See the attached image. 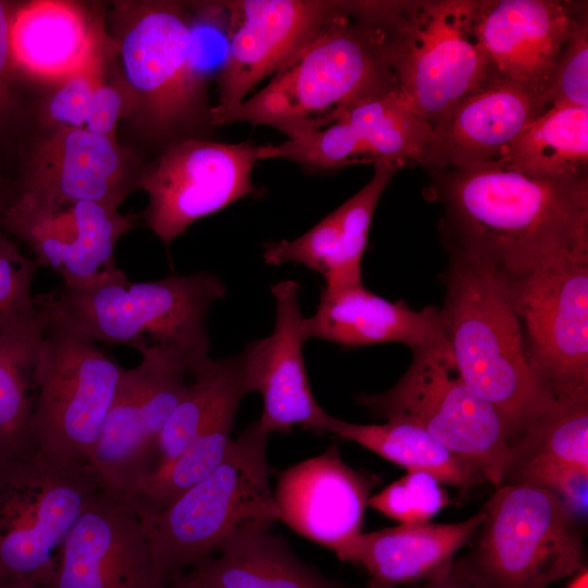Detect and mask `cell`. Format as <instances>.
<instances>
[{
	"instance_id": "d6986e66",
	"label": "cell",
	"mask_w": 588,
	"mask_h": 588,
	"mask_svg": "<svg viewBox=\"0 0 588 588\" xmlns=\"http://www.w3.org/2000/svg\"><path fill=\"white\" fill-rule=\"evenodd\" d=\"M586 16L574 1L477 0L476 26L492 78L544 100L558 57Z\"/></svg>"
},
{
	"instance_id": "d6a6232c",
	"label": "cell",
	"mask_w": 588,
	"mask_h": 588,
	"mask_svg": "<svg viewBox=\"0 0 588 588\" xmlns=\"http://www.w3.org/2000/svg\"><path fill=\"white\" fill-rule=\"evenodd\" d=\"M236 414H229L205 429L170 464L143 480L128 495L142 515L160 512L205 478L225 457Z\"/></svg>"
},
{
	"instance_id": "ba28073f",
	"label": "cell",
	"mask_w": 588,
	"mask_h": 588,
	"mask_svg": "<svg viewBox=\"0 0 588 588\" xmlns=\"http://www.w3.org/2000/svg\"><path fill=\"white\" fill-rule=\"evenodd\" d=\"M412 353L409 367L392 388L358 394L357 402L385 420L421 428L498 488L511 460L500 416L466 385L445 340Z\"/></svg>"
},
{
	"instance_id": "7402d4cb",
	"label": "cell",
	"mask_w": 588,
	"mask_h": 588,
	"mask_svg": "<svg viewBox=\"0 0 588 588\" xmlns=\"http://www.w3.org/2000/svg\"><path fill=\"white\" fill-rule=\"evenodd\" d=\"M128 189L117 139L56 127L33 151L20 193L50 203L87 200L119 207Z\"/></svg>"
},
{
	"instance_id": "9a60e30c",
	"label": "cell",
	"mask_w": 588,
	"mask_h": 588,
	"mask_svg": "<svg viewBox=\"0 0 588 588\" xmlns=\"http://www.w3.org/2000/svg\"><path fill=\"white\" fill-rule=\"evenodd\" d=\"M99 201L50 203L23 193L0 212L4 230L21 240L38 266L60 275L62 286L87 290L123 280L114 249L134 218Z\"/></svg>"
},
{
	"instance_id": "30bf717a",
	"label": "cell",
	"mask_w": 588,
	"mask_h": 588,
	"mask_svg": "<svg viewBox=\"0 0 588 588\" xmlns=\"http://www.w3.org/2000/svg\"><path fill=\"white\" fill-rule=\"evenodd\" d=\"M39 301L46 324L35 365L32 438L48 454L91 464L124 368Z\"/></svg>"
},
{
	"instance_id": "f6af8a7d",
	"label": "cell",
	"mask_w": 588,
	"mask_h": 588,
	"mask_svg": "<svg viewBox=\"0 0 588 588\" xmlns=\"http://www.w3.org/2000/svg\"><path fill=\"white\" fill-rule=\"evenodd\" d=\"M164 588H193L183 574H180L166 584Z\"/></svg>"
},
{
	"instance_id": "ee69618b",
	"label": "cell",
	"mask_w": 588,
	"mask_h": 588,
	"mask_svg": "<svg viewBox=\"0 0 588 588\" xmlns=\"http://www.w3.org/2000/svg\"><path fill=\"white\" fill-rule=\"evenodd\" d=\"M566 588H588V568L587 566L572 576Z\"/></svg>"
},
{
	"instance_id": "836d02e7",
	"label": "cell",
	"mask_w": 588,
	"mask_h": 588,
	"mask_svg": "<svg viewBox=\"0 0 588 588\" xmlns=\"http://www.w3.org/2000/svg\"><path fill=\"white\" fill-rule=\"evenodd\" d=\"M554 458L588 469V395L556 401L511 446V460Z\"/></svg>"
},
{
	"instance_id": "4dcf8cb0",
	"label": "cell",
	"mask_w": 588,
	"mask_h": 588,
	"mask_svg": "<svg viewBox=\"0 0 588 588\" xmlns=\"http://www.w3.org/2000/svg\"><path fill=\"white\" fill-rule=\"evenodd\" d=\"M45 324L39 301L34 318L0 329V458L35 446V365Z\"/></svg>"
},
{
	"instance_id": "74e56055",
	"label": "cell",
	"mask_w": 588,
	"mask_h": 588,
	"mask_svg": "<svg viewBox=\"0 0 588 588\" xmlns=\"http://www.w3.org/2000/svg\"><path fill=\"white\" fill-rule=\"evenodd\" d=\"M341 245V216L336 208L297 238L267 243L264 260L270 266L287 261L301 264L320 273L327 283L336 270Z\"/></svg>"
},
{
	"instance_id": "9c48e42d",
	"label": "cell",
	"mask_w": 588,
	"mask_h": 588,
	"mask_svg": "<svg viewBox=\"0 0 588 588\" xmlns=\"http://www.w3.org/2000/svg\"><path fill=\"white\" fill-rule=\"evenodd\" d=\"M477 0L399 1L397 90L431 130L492 78L476 26Z\"/></svg>"
},
{
	"instance_id": "d4e9b609",
	"label": "cell",
	"mask_w": 588,
	"mask_h": 588,
	"mask_svg": "<svg viewBox=\"0 0 588 588\" xmlns=\"http://www.w3.org/2000/svg\"><path fill=\"white\" fill-rule=\"evenodd\" d=\"M304 335L351 348L403 343L412 351L444 340L439 308H411L404 301H389L363 283L321 290L315 314L304 318Z\"/></svg>"
},
{
	"instance_id": "484cf974",
	"label": "cell",
	"mask_w": 588,
	"mask_h": 588,
	"mask_svg": "<svg viewBox=\"0 0 588 588\" xmlns=\"http://www.w3.org/2000/svg\"><path fill=\"white\" fill-rule=\"evenodd\" d=\"M483 518L481 510L460 523L400 524L360 532L344 562L363 566L375 584L392 588L414 586L446 574Z\"/></svg>"
},
{
	"instance_id": "7bdbcfd3",
	"label": "cell",
	"mask_w": 588,
	"mask_h": 588,
	"mask_svg": "<svg viewBox=\"0 0 588 588\" xmlns=\"http://www.w3.org/2000/svg\"><path fill=\"white\" fill-rule=\"evenodd\" d=\"M365 588H392L368 581ZM401 588H482L455 561L450 571L441 577L427 580L414 586Z\"/></svg>"
},
{
	"instance_id": "d590c367",
	"label": "cell",
	"mask_w": 588,
	"mask_h": 588,
	"mask_svg": "<svg viewBox=\"0 0 588 588\" xmlns=\"http://www.w3.org/2000/svg\"><path fill=\"white\" fill-rule=\"evenodd\" d=\"M188 62L196 86L206 90L218 78L229 57L231 13L226 1L189 4Z\"/></svg>"
},
{
	"instance_id": "8992f818",
	"label": "cell",
	"mask_w": 588,
	"mask_h": 588,
	"mask_svg": "<svg viewBox=\"0 0 588 588\" xmlns=\"http://www.w3.org/2000/svg\"><path fill=\"white\" fill-rule=\"evenodd\" d=\"M101 488L91 464L37 446L0 458V588H45L65 537Z\"/></svg>"
},
{
	"instance_id": "3957f363",
	"label": "cell",
	"mask_w": 588,
	"mask_h": 588,
	"mask_svg": "<svg viewBox=\"0 0 588 588\" xmlns=\"http://www.w3.org/2000/svg\"><path fill=\"white\" fill-rule=\"evenodd\" d=\"M448 253L443 336L460 376L498 413L512 446L556 400L532 369L506 277L478 258Z\"/></svg>"
},
{
	"instance_id": "277c9868",
	"label": "cell",
	"mask_w": 588,
	"mask_h": 588,
	"mask_svg": "<svg viewBox=\"0 0 588 588\" xmlns=\"http://www.w3.org/2000/svg\"><path fill=\"white\" fill-rule=\"evenodd\" d=\"M269 433L258 419L232 440L223 461L170 505L144 518L155 574L166 585L232 538L271 529L279 511L270 488Z\"/></svg>"
},
{
	"instance_id": "e575fe53",
	"label": "cell",
	"mask_w": 588,
	"mask_h": 588,
	"mask_svg": "<svg viewBox=\"0 0 588 588\" xmlns=\"http://www.w3.org/2000/svg\"><path fill=\"white\" fill-rule=\"evenodd\" d=\"M401 167L390 161L375 163L372 179L338 208L342 226L341 254L336 270L324 287L336 289L362 283V259L376 206Z\"/></svg>"
},
{
	"instance_id": "52a82bcc",
	"label": "cell",
	"mask_w": 588,
	"mask_h": 588,
	"mask_svg": "<svg viewBox=\"0 0 588 588\" xmlns=\"http://www.w3.org/2000/svg\"><path fill=\"white\" fill-rule=\"evenodd\" d=\"M470 551L455 559L482 588H549L586 567L583 524L550 490L502 483Z\"/></svg>"
},
{
	"instance_id": "f35d334b",
	"label": "cell",
	"mask_w": 588,
	"mask_h": 588,
	"mask_svg": "<svg viewBox=\"0 0 588 588\" xmlns=\"http://www.w3.org/2000/svg\"><path fill=\"white\" fill-rule=\"evenodd\" d=\"M502 483H529L558 495L583 524L588 510V469L550 457L534 456L509 464Z\"/></svg>"
},
{
	"instance_id": "cb8c5ba5",
	"label": "cell",
	"mask_w": 588,
	"mask_h": 588,
	"mask_svg": "<svg viewBox=\"0 0 588 588\" xmlns=\"http://www.w3.org/2000/svg\"><path fill=\"white\" fill-rule=\"evenodd\" d=\"M12 47L19 73L58 83L106 62L115 42L105 35L101 21L85 5L36 0L15 7Z\"/></svg>"
},
{
	"instance_id": "44dd1931",
	"label": "cell",
	"mask_w": 588,
	"mask_h": 588,
	"mask_svg": "<svg viewBox=\"0 0 588 588\" xmlns=\"http://www.w3.org/2000/svg\"><path fill=\"white\" fill-rule=\"evenodd\" d=\"M546 110L541 96L491 78L432 130L421 166L430 172L497 166Z\"/></svg>"
},
{
	"instance_id": "f1b7e54d",
	"label": "cell",
	"mask_w": 588,
	"mask_h": 588,
	"mask_svg": "<svg viewBox=\"0 0 588 588\" xmlns=\"http://www.w3.org/2000/svg\"><path fill=\"white\" fill-rule=\"evenodd\" d=\"M497 167L537 179H588V108L546 110L526 126Z\"/></svg>"
},
{
	"instance_id": "4316f807",
	"label": "cell",
	"mask_w": 588,
	"mask_h": 588,
	"mask_svg": "<svg viewBox=\"0 0 588 588\" xmlns=\"http://www.w3.org/2000/svg\"><path fill=\"white\" fill-rule=\"evenodd\" d=\"M182 574L193 588H350L304 563L271 529L238 535Z\"/></svg>"
},
{
	"instance_id": "ac0fdd59",
	"label": "cell",
	"mask_w": 588,
	"mask_h": 588,
	"mask_svg": "<svg viewBox=\"0 0 588 588\" xmlns=\"http://www.w3.org/2000/svg\"><path fill=\"white\" fill-rule=\"evenodd\" d=\"M340 1H226L231 13L228 61L217 78L218 103L209 117L245 100L258 83L279 71L315 35Z\"/></svg>"
},
{
	"instance_id": "bcb514c9",
	"label": "cell",
	"mask_w": 588,
	"mask_h": 588,
	"mask_svg": "<svg viewBox=\"0 0 588 588\" xmlns=\"http://www.w3.org/2000/svg\"><path fill=\"white\" fill-rule=\"evenodd\" d=\"M17 588H33V587H17Z\"/></svg>"
},
{
	"instance_id": "b9f144b4",
	"label": "cell",
	"mask_w": 588,
	"mask_h": 588,
	"mask_svg": "<svg viewBox=\"0 0 588 588\" xmlns=\"http://www.w3.org/2000/svg\"><path fill=\"white\" fill-rule=\"evenodd\" d=\"M15 4L0 0V122L10 110L12 87L19 73L12 47V21Z\"/></svg>"
},
{
	"instance_id": "e0dca14e",
	"label": "cell",
	"mask_w": 588,
	"mask_h": 588,
	"mask_svg": "<svg viewBox=\"0 0 588 588\" xmlns=\"http://www.w3.org/2000/svg\"><path fill=\"white\" fill-rule=\"evenodd\" d=\"M270 291L275 302L273 331L240 353L247 391L262 399L258 421L269 434L287 433L296 426L323 434L331 416L316 402L305 367L301 286L294 280H283Z\"/></svg>"
},
{
	"instance_id": "60d3db41",
	"label": "cell",
	"mask_w": 588,
	"mask_h": 588,
	"mask_svg": "<svg viewBox=\"0 0 588 588\" xmlns=\"http://www.w3.org/2000/svg\"><path fill=\"white\" fill-rule=\"evenodd\" d=\"M547 108H588V21L584 17L562 49L544 93Z\"/></svg>"
},
{
	"instance_id": "ffe728a7",
	"label": "cell",
	"mask_w": 588,
	"mask_h": 588,
	"mask_svg": "<svg viewBox=\"0 0 588 588\" xmlns=\"http://www.w3.org/2000/svg\"><path fill=\"white\" fill-rule=\"evenodd\" d=\"M377 480L348 466L332 445L281 473L273 490L279 522L344 561L352 542L363 532Z\"/></svg>"
},
{
	"instance_id": "603a6c76",
	"label": "cell",
	"mask_w": 588,
	"mask_h": 588,
	"mask_svg": "<svg viewBox=\"0 0 588 588\" xmlns=\"http://www.w3.org/2000/svg\"><path fill=\"white\" fill-rule=\"evenodd\" d=\"M431 134L394 89L356 103L336 122L315 132L308 151L320 170L360 162L421 164Z\"/></svg>"
},
{
	"instance_id": "5b68a950",
	"label": "cell",
	"mask_w": 588,
	"mask_h": 588,
	"mask_svg": "<svg viewBox=\"0 0 588 588\" xmlns=\"http://www.w3.org/2000/svg\"><path fill=\"white\" fill-rule=\"evenodd\" d=\"M225 293L219 277L196 272L144 282L125 278L87 290L61 286L40 299L51 316L97 344L207 356V316Z\"/></svg>"
},
{
	"instance_id": "1f68e13d",
	"label": "cell",
	"mask_w": 588,
	"mask_h": 588,
	"mask_svg": "<svg viewBox=\"0 0 588 588\" xmlns=\"http://www.w3.org/2000/svg\"><path fill=\"white\" fill-rule=\"evenodd\" d=\"M106 62L82 70L58 83L41 114L56 127L81 128L115 139V128L133 110L130 91L106 78Z\"/></svg>"
},
{
	"instance_id": "6da1fadb",
	"label": "cell",
	"mask_w": 588,
	"mask_h": 588,
	"mask_svg": "<svg viewBox=\"0 0 588 588\" xmlns=\"http://www.w3.org/2000/svg\"><path fill=\"white\" fill-rule=\"evenodd\" d=\"M448 252L490 264L511 279L588 247V179L530 177L497 166L431 172Z\"/></svg>"
},
{
	"instance_id": "83f0119b",
	"label": "cell",
	"mask_w": 588,
	"mask_h": 588,
	"mask_svg": "<svg viewBox=\"0 0 588 588\" xmlns=\"http://www.w3.org/2000/svg\"><path fill=\"white\" fill-rule=\"evenodd\" d=\"M246 394L240 354L205 357L193 371L183 397L158 437L147 477L174 461L215 421L228 414H236Z\"/></svg>"
},
{
	"instance_id": "7a4b0ae2",
	"label": "cell",
	"mask_w": 588,
	"mask_h": 588,
	"mask_svg": "<svg viewBox=\"0 0 588 588\" xmlns=\"http://www.w3.org/2000/svg\"><path fill=\"white\" fill-rule=\"evenodd\" d=\"M399 1H340L264 88L209 125L273 126L289 139L336 122L356 103L397 89L393 45Z\"/></svg>"
},
{
	"instance_id": "f546056e",
	"label": "cell",
	"mask_w": 588,
	"mask_h": 588,
	"mask_svg": "<svg viewBox=\"0 0 588 588\" xmlns=\"http://www.w3.org/2000/svg\"><path fill=\"white\" fill-rule=\"evenodd\" d=\"M327 432L359 444L407 471H427L442 485L457 488L462 495L485 481L474 466L409 422L385 420L363 425L331 416Z\"/></svg>"
},
{
	"instance_id": "5bb4252c",
	"label": "cell",
	"mask_w": 588,
	"mask_h": 588,
	"mask_svg": "<svg viewBox=\"0 0 588 588\" xmlns=\"http://www.w3.org/2000/svg\"><path fill=\"white\" fill-rule=\"evenodd\" d=\"M266 159V145L198 138L171 143L138 180L148 205L145 226L169 248L195 221L257 194L252 172Z\"/></svg>"
},
{
	"instance_id": "7c38bea8",
	"label": "cell",
	"mask_w": 588,
	"mask_h": 588,
	"mask_svg": "<svg viewBox=\"0 0 588 588\" xmlns=\"http://www.w3.org/2000/svg\"><path fill=\"white\" fill-rule=\"evenodd\" d=\"M123 369L102 425L91 466L102 488L128 497L148 476L158 437L207 356L151 350Z\"/></svg>"
},
{
	"instance_id": "8fae6325",
	"label": "cell",
	"mask_w": 588,
	"mask_h": 588,
	"mask_svg": "<svg viewBox=\"0 0 588 588\" xmlns=\"http://www.w3.org/2000/svg\"><path fill=\"white\" fill-rule=\"evenodd\" d=\"M506 281L541 384L556 401L588 395V247Z\"/></svg>"
},
{
	"instance_id": "8d00e7d4",
	"label": "cell",
	"mask_w": 588,
	"mask_h": 588,
	"mask_svg": "<svg viewBox=\"0 0 588 588\" xmlns=\"http://www.w3.org/2000/svg\"><path fill=\"white\" fill-rule=\"evenodd\" d=\"M451 503L442 483L422 470H408L368 500V506L403 525L430 523Z\"/></svg>"
},
{
	"instance_id": "4fadbf2b",
	"label": "cell",
	"mask_w": 588,
	"mask_h": 588,
	"mask_svg": "<svg viewBox=\"0 0 588 588\" xmlns=\"http://www.w3.org/2000/svg\"><path fill=\"white\" fill-rule=\"evenodd\" d=\"M191 10L176 2H144L128 11L115 50L133 107L147 131L169 137L203 112L205 91L188 62Z\"/></svg>"
},
{
	"instance_id": "2e32d148",
	"label": "cell",
	"mask_w": 588,
	"mask_h": 588,
	"mask_svg": "<svg viewBox=\"0 0 588 588\" xmlns=\"http://www.w3.org/2000/svg\"><path fill=\"white\" fill-rule=\"evenodd\" d=\"M154 569L144 518L121 494L101 488L61 547L45 588H164Z\"/></svg>"
},
{
	"instance_id": "ab89813d",
	"label": "cell",
	"mask_w": 588,
	"mask_h": 588,
	"mask_svg": "<svg viewBox=\"0 0 588 588\" xmlns=\"http://www.w3.org/2000/svg\"><path fill=\"white\" fill-rule=\"evenodd\" d=\"M8 234L0 232V329L34 318L39 311L38 295L32 294L38 269Z\"/></svg>"
}]
</instances>
